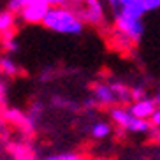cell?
I'll use <instances>...</instances> for the list:
<instances>
[{
    "label": "cell",
    "instance_id": "obj_1",
    "mask_svg": "<svg viewBox=\"0 0 160 160\" xmlns=\"http://www.w3.org/2000/svg\"><path fill=\"white\" fill-rule=\"evenodd\" d=\"M42 27L51 30L55 33L62 35H79L85 30V25L78 18L74 11L65 5V7H49L42 19Z\"/></svg>",
    "mask_w": 160,
    "mask_h": 160
},
{
    "label": "cell",
    "instance_id": "obj_2",
    "mask_svg": "<svg viewBox=\"0 0 160 160\" xmlns=\"http://www.w3.org/2000/svg\"><path fill=\"white\" fill-rule=\"evenodd\" d=\"M83 25L93 28H106L108 27V12L102 0H71L69 4Z\"/></svg>",
    "mask_w": 160,
    "mask_h": 160
},
{
    "label": "cell",
    "instance_id": "obj_3",
    "mask_svg": "<svg viewBox=\"0 0 160 160\" xmlns=\"http://www.w3.org/2000/svg\"><path fill=\"white\" fill-rule=\"evenodd\" d=\"M109 118L120 130L130 134H150L151 125L148 120H139L125 106H113L109 109Z\"/></svg>",
    "mask_w": 160,
    "mask_h": 160
},
{
    "label": "cell",
    "instance_id": "obj_4",
    "mask_svg": "<svg viewBox=\"0 0 160 160\" xmlns=\"http://www.w3.org/2000/svg\"><path fill=\"white\" fill-rule=\"evenodd\" d=\"M90 97L95 100L97 108H113L116 106V97L114 92L109 85V81H99L92 86V93Z\"/></svg>",
    "mask_w": 160,
    "mask_h": 160
},
{
    "label": "cell",
    "instance_id": "obj_5",
    "mask_svg": "<svg viewBox=\"0 0 160 160\" xmlns=\"http://www.w3.org/2000/svg\"><path fill=\"white\" fill-rule=\"evenodd\" d=\"M4 120L12 123L14 127H18L19 130L25 132V134H33L35 128H37V125L28 118V114L23 113V111L18 109V108H5L4 109Z\"/></svg>",
    "mask_w": 160,
    "mask_h": 160
},
{
    "label": "cell",
    "instance_id": "obj_6",
    "mask_svg": "<svg viewBox=\"0 0 160 160\" xmlns=\"http://www.w3.org/2000/svg\"><path fill=\"white\" fill-rule=\"evenodd\" d=\"M48 7L46 4H41V2H27V5H25V9L19 12V18L23 19L25 23L28 25H39L42 23L44 16H46L48 12Z\"/></svg>",
    "mask_w": 160,
    "mask_h": 160
},
{
    "label": "cell",
    "instance_id": "obj_7",
    "mask_svg": "<svg viewBox=\"0 0 160 160\" xmlns=\"http://www.w3.org/2000/svg\"><path fill=\"white\" fill-rule=\"evenodd\" d=\"M127 109L136 118H139V120H150L151 113L157 109V104H155V99L142 97V99H139V100H132Z\"/></svg>",
    "mask_w": 160,
    "mask_h": 160
},
{
    "label": "cell",
    "instance_id": "obj_8",
    "mask_svg": "<svg viewBox=\"0 0 160 160\" xmlns=\"http://www.w3.org/2000/svg\"><path fill=\"white\" fill-rule=\"evenodd\" d=\"M90 136L93 137V139H97V141L109 139V137L113 136V125L109 122H104V120H97L90 127Z\"/></svg>",
    "mask_w": 160,
    "mask_h": 160
},
{
    "label": "cell",
    "instance_id": "obj_9",
    "mask_svg": "<svg viewBox=\"0 0 160 160\" xmlns=\"http://www.w3.org/2000/svg\"><path fill=\"white\" fill-rule=\"evenodd\" d=\"M109 85L114 92L116 97V106H127L132 102V95H130V88L122 81H109Z\"/></svg>",
    "mask_w": 160,
    "mask_h": 160
},
{
    "label": "cell",
    "instance_id": "obj_10",
    "mask_svg": "<svg viewBox=\"0 0 160 160\" xmlns=\"http://www.w3.org/2000/svg\"><path fill=\"white\" fill-rule=\"evenodd\" d=\"M11 155L14 157V160H37L33 150L25 142H11L9 144Z\"/></svg>",
    "mask_w": 160,
    "mask_h": 160
},
{
    "label": "cell",
    "instance_id": "obj_11",
    "mask_svg": "<svg viewBox=\"0 0 160 160\" xmlns=\"http://www.w3.org/2000/svg\"><path fill=\"white\" fill-rule=\"evenodd\" d=\"M16 27V14L9 12L7 9L0 11V35L7 32H12Z\"/></svg>",
    "mask_w": 160,
    "mask_h": 160
},
{
    "label": "cell",
    "instance_id": "obj_12",
    "mask_svg": "<svg viewBox=\"0 0 160 160\" xmlns=\"http://www.w3.org/2000/svg\"><path fill=\"white\" fill-rule=\"evenodd\" d=\"M0 72L7 78H14L19 74V67L11 57H0Z\"/></svg>",
    "mask_w": 160,
    "mask_h": 160
},
{
    "label": "cell",
    "instance_id": "obj_13",
    "mask_svg": "<svg viewBox=\"0 0 160 160\" xmlns=\"http://www.w3.org/2000/svg\"><path fill=\"white\" fill-rule=\"evenodd\" d=\"M51 106L58 109H65V111H71V109H76L78 104L74 102L72 99L65 97V95H53L51 97Z\"/></svg>",
    "mask_w": 160,
    "mask_h": 160
},
{
    "label": "cell",
    "instance_id": "obj_14",
    "mask_svg": "<svg viewBox=\"0 0 160 160\" xmlns=\"http://www.w3.org/2000/svg\"><path fill=\"white\" fill-rule=\"evenodd\" d=\"M2 48H4L7 53H16L19 51V42H18V39H16L14 32H7L2 35Z\"/></svg>",
    "mask_w": 160,
    "mask_h": 160
},
{
    "label": "cell",
    "instance_id": "obj_15",
    "mask_svg": "<svg viewBox=\"0 0 160 160\" xmlns=\"http://www.w3.org/2000/svg\"><path fill=\"white\" fill-rule=\"evenodd\" d=\"M37 160H86L81 153H76V151H63V153H51V155L41 157Z\"/></svg>",
    "mask_w": 160,
    "mask_h": 160
},
{
    "label": "cell",
    "instance_id": "obj_16",
    "mask_svg": "<svg viewBox=\"0 0 160 160\" xmlns=\"http://www.w3.org/2000/svg\"><path fill=\"white\" fill-rule=\"evenodd\" d=\"M27 114H28V118L37 125V122L42 118V114H44V104L41 102V100H33L32 106L28 108V113Z\"/></svg>",
    "mask_w": 160,
    "mask_h": 160
},
{
    "label": "cell",
    "instance_id": "obj_17",
    "mask_svg": "<svg viewBox=\"0 0 160 160\" xmlns=\"http://www.w3.org/2000/svg\"><path fill=\"white\" fill-rule=\"evenodd\" d=\"M25 5H27V0H9L7 5H5V9L9 11V12H12V14L18 16L19 12L25 9Z\"/></svg>",
    "mask_w": 160,
    "mask_h": 160
},
{
    "label": "cell",
    "instance_id": "obj_18",
    "mask_svg": "<svg viewBox=\"0 0 160 160\" xmlns=\"http://www.w3.org/2000/svg\"><path fill=\"white\" fill-rule=\"evenodd\" d=\"M7 95H9V88L4 79H0V108H7Z\"/></svg>",
    "mask_w": 160,
    "mask_h": 160
},
{
    "label": "cell",
    "instance_id": "obj_19",
    "mask_svg": "<svg viewBox=\"0 0 160 160\" xmlns=\"http://www.w3.org/2000/svg\"><path fill=\"white\" fill-rule=\"evenodd\" d=\"M27 2H41V4H46L48 7H65L71 4V0H27Z\"/></svg>",
    "mask_w": 160,
    "mask_h": 160
},
{
    "label": "cell",
    "instance_id": "obj_20",
    "mask_svg": "<svg viewBox=\"0 0 160 160\" xmlns=\"http://www.w3.org/2000/svg\"><path fill=\"white\" fill-rule=\"evenodd\" d=\"M141 4H142V7H144L146 14L160 9V0H141Z\"/></svg>",
    "mask_w": 160,
    "mask_h": 160
},
{
    "label": "cell",
    "instance_id": "obj_21",
    "mask_svg": "<svg viewBox=\"0 0 160 160\" xmlns=\"http://www.w3.org/2000/svg\"><path fill=\"white\" fill-rule=\"evenodd\" d=\"M150 125H151V128H157V130H160V108H157L153 113H151V116H150Z\"/></svg>",
    "mask_w": 160,
    "mask_h": 160
},
{
    "label": "cell",
    "instance_id": "obj_22",
    "mask_svg": "<svg viewBox=\"0 0 160 160\" xmlns=\"http://www.w3.org/2000/svg\"><path fill=\"white\" fill-rule=\"evenodd\" d=\"M144 88L142 86H134V88H130V95H132V100H139L144 97Z\"/></svg>",
    "mask_w": 160,
    "mask_h": 160
},
{
    "label": "cell",
    "instance_id": "obj_23",
    "mask_svg": "<svg viewBox=\"0 0 160 160\" xmlns=\"http://www.w3.org/2000/svg\"><path fill=\"white\" fill-rule=\"evenodd\" d=\"M123 2H127V0H106V5L111 9V12H114V11L123 4Z\"/></svg>",
    "mask_w": 160,
    "mask_h": 160
},
{
    "label": "cell",
    "instance_id": "obj_24",
    "mask_svg": "<svg viewBox=\"0 0 160 160\" xmlns=\"http://www.w3.org/2000/svg\"><path fill=\"white\" fill-rule=\"evenodd\" d=\"M155 104H157V108H160V92L155 95Z\"/></svg>",
    "mask_w": 160,
    "mask_h": 160
},
{
    "label": "cell",
    "instance_id": "obj_25",
    "mask_svg": "<svg viewBox=\"0 0 160 160\" xmlns=\"http://www.w3.org/2000/svg\"><path fill=\"white\" fill-rule=\"evenodd\" d=\"M100 160H104V158H100Z\"/></svg>",
    "mask_w": 160,
    "mask_h": 160
}]
</instances>
